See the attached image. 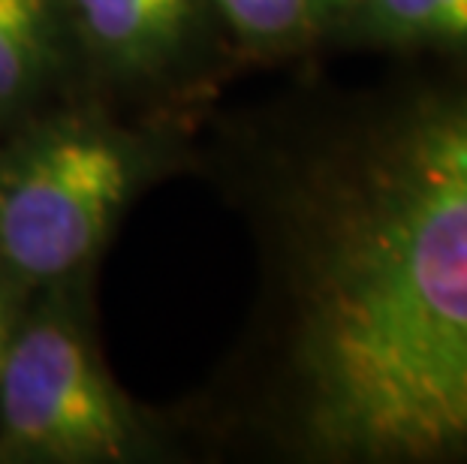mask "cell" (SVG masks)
<instances>
[{
  "label": "cell",
  "mask_w": 467,
  "mask_h": 464,
  "mask_svg": "<svg viewBox=\"0 0 467 464\" xmlns=\"http://www.w3.org/2000/svg\"><path fill=\"white\" fill-rule=\"evenodd\" d=\"M337 43L377 46L401 57L467 55V0H347Z\"/></svg>",
  "instance_id": "5b68a950"
},
{
  "label": "cell",
  "mask_w": 467,
  "mask_h": 464,
  "mask_svg": "<svg viewBox=\"0 0 467 464\" xmlns=\"http://www.w3.org/2000/svg\"><path fill=\"white\" fill-rule=\"evenodd\" d=\"M136 181L130 145L91 121H55L0 160V260L16 278L48 284L76 272Z\"/></svg>",
  "instance_id": "7a4b0ae2"
},
{
  "label": "cell",
  "mask_w": 467,
  "mask_h": 464,
  "mask_svg": "<svg viewBox=\"0 0 467 464\" xmlns=\"http://www.w3.org/2000/svg\"><path fill=\"white\" fill-rule=\"evenodd\" d=\"M9 314H6V302H4V293H0V362H4V353H6V344H9Z\"/></svg>",
  "instance_id": "ba28073f"
},
{
  "label": "cell",
  "mask_w": 467,
  "mask_h": 464,
  "mask_svg": "<svg viewBox=\"0 0 467 464\" xmlns=\"http://www.w3.org/2000/svg\"><path fill=\"white\" fill-rule=\"evenodd\" d=\"M256 157L251 419L307 464H467V55L404 57Z\"/></svg>",
  "instance_id": "6da1fadb"
},
{
  "label": "cell",
  "mask_w": 467,
  "mask_h": 464,
  "mask_svg": "<svg viewBox=\"0 0 467 464\" xmlns=\"http://www.w3.org/2000/svg\"><path fill=\"white\" fill-rule=\"evenodd\" d=\"M205 0H69L78 34L118 70L166 64L200 25Z\"/></svg>",
  "instance_id": "277c9868"
},
{
  "label": "cell",
  "mask_w": 467,
  "mask_h": 464,
  "mask_svg": "<svg viewBox=\"0 0 467 464\" xmlns=\"http://www.w3.org/2000/svg\"><path fill=\"white\" fill-rule=\"evenodd\" d=\"M57 48V0H0V108L36 91Z\"/></svg>",
  "instance_id": "52a82bcc"
},
{
  "label": "cell",
  "mask_w": 467,
  "mask_h": 464,
  "mask_svg": "<svg viewBox=\"0 0 467 464\" xmlns=\"http://www.w3.org/2000/svg\"><path fill=\"white\" fill-rule=\"evenodd\" d=\"M254 57H296L341 39L347 0H208Z\"/></svg>",
  "instance_id": "8992f818"
},
{
  "label": "cell",
  "mask_w": 467,
  "mask_h": 464,
  "mask_svg": "<svg viewBox=\"0 0 467 464\" xmlns=\"http://www.w3.org/2000/svg\"><path fill=\"white\" fill-rule=\"evenodd\" d=\"M0 422L22 456L121 461L133 422L69 320L43 314L9 338L0 362Z\"/></svg>",
  "instance_id": "3957f363"
}]
</instances>
